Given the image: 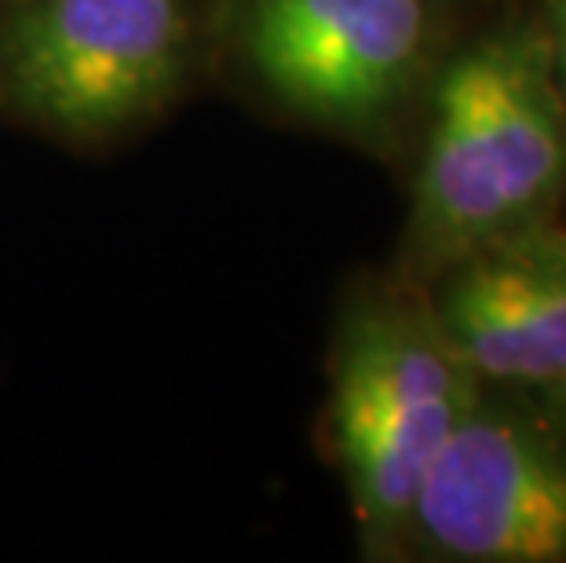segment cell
<instances>
[{
	"instance_id": "4",
	"label": "cell",
	"mask_w": 566,
	"mask_h": 563,
	"mask_svg": "<svg viewBox=\"0 0 566 563\" xmlns=\"http://www.w3.org/2000/svg\"><path fill=\"white\" fill-rule=\"evenodd\" d=\"M450 0H216V66L268 111L384 147L446 59Z\"/></svg>"
},
{
	"instance_id": "6",
	"label": "cell",
	"mask_w": 566,
	"mask_h": 563,
	"mask_svg": "<svg viewBox=\"0 0 566 563\" xmlns=\"http://www.w3.org/2000/svg\"><path fill=\"white\" fill-rule=\"evenodd\" d=\"M442 333L486 388L566 392V231L537 223L424 285Z\"/></svg>"
},
{
	"instance_id": "2",
	"label": "cell",
	"mask_w": 566,
	"mask_h": 563,
	"mask_svg": "<svg viewBox=\"0 0 566 563\" xmlns=\"http://www.w3.org/2000/svg\"><path fill=\"white\" fill-rule=\"evenodd\" d=\"M216 66V0H0V122L95 154L147 136Z\"/></svg>"
},
{
	"instance_id": "3",
	"label": "cell",
	"mask_w": 566,
	"mask_h": 563,
	"mask_svg": "<svg viewBox=\"0 0 566 563\" xmlns=\"http://www.w3.org/2000/svg\"><path fill=\"white\" fill-rule=\"evenodd\" d=\"M483 395L428 293L395 282L355 293L329 358L325 432L344 472L363 553L399 560L420 483Z\"/></svg>"
},
{
	"instance_id": "7",
	"label": "cell",
	"mask_w": 566,
	"mask_h": 563,
	"mask_svg": "<svg viewBox=\"0 0 566 563\" xmlns=\"http://www.w3.org/2000/svg\"><path fill=\"white\" fill-rule=\"evenodd\" d=\"M548 44H552V66H556L559 88L566 92V0H552V30Z\"/></svg>"
},
{
	"instance_id": "5",
	"label": "cell",
	"mask_w": 566,
	"mask_h": 563,
	"mask_svg": "<svg viewBox=\"0 0 566 563\" xmlns=\"http://www.w3.org/2000/svg\"><path fill=\"white\" fill-rule=\"evenodd\" d=\"M566 563V450L483 385L420 483L406 556Z\"/></svg>"
},
{
	"instance_id": "1",
	"label": "cell",
	"mask_w": 566,
	"mask_h": 563,
	"mask_svg": "<svg viewBox=\"0 0 566 563\" xmlns=\"http://www.w3.org/2000/svg\"><path fill=\"white\" fill-rule=\"evenodd\" d=\"M424 136L399 282L424 290L457 260L552 220L566 195V100L541 27H504L446 52Z\"/></svg>"
}]
</instances>
